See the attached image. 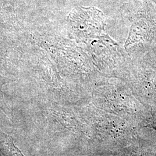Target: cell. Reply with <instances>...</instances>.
Listing matches in <instances>:
<instances>
[{"mask_svg":"<svg viewBox=\"0 0 156 156\" xmlns=\"http://www.w3.org/2000/svg\"><path fill=\"white\" fill-rule=\"evenodd\" d=\"M152 127H153V128H155L156 129V123H153L152 124Z\"/></svg>","mask_w":156,"mask_h":156,"instance_id":"6da1fadb","label":"cell"}]
</instances>
